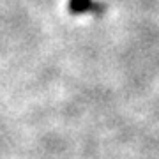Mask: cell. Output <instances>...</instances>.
Listing matches in <instances>:
<instances>
[{
	"instance_id": "cell-1",
	"label": "cell",
	"mask_w": 159,
	"mask_h": 159,
	"mask_svg": "<svg viewBox=\"0 0 159 159\" xmlns=\"http://www.w3.org/2000/svg\"><path fill=\"white\" fill-rule=\"evenodd\" d=\"M69 11L74 14H101L104 12V4L99 0H69Z\"/></svg>"
}]
</instances>
